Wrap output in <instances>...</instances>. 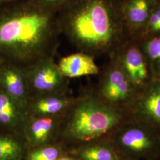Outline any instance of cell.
I'll use <instances>...</instances> for the list:
<instances>
[{"label": "cell", "mask_w": 160, "mask_h": 160, "mask_svg": "<svg viewBox=\"0 0 160 160\" xmlns=\"http://www.w3.org/2000/svg\"><path fill=\"white\" fill-rule=\"evenodd\" d=\"M0 12V55L26 68L54 57L61 32L58 8L38 0H11Z\"/></svg>", "instance_id": "6da1fadb"}, {"label": "cell", "mask_w": 160, "mask_h": 160, "mask_svg": "<svg viewBox=\"0 0 160 160\" xmlns=\"http://www.w3.org/2000/svg\"><path fill=\"white\" fill-rule=\"evenodd\" d=\"M109 0H65L58 10L61 34L94 57L109 51L116 40V24Z\"/></svg>", "instance_id": "7a4b0ae2"}, {"label": "cell", "mask_w": 160, "mask_h": 160, "mask_svg": "<svg viewBox=\"0 0 160 160\" xmlns=\"http://www.w3.org/2000/svg\"><path fill=\"white\" fill-rule=\"evenodd\" d=\"M128 112L104 102L94 92L77 102L67 126V134L84 144L106 139L126 120Z\"/></svg>", "instance_id": "3957f363"}, {"label": "cell", "mask_w": 160, "mask_h": 160, "mask_svg": "<svg viewBox=\"0 0 160 160\" xmlns=\"http://www.w3.org/2000/svg\"><path fill=\"white\" fill-rule=\"evenodd\" d=\"M108 139L123 160H153L160 157V131L129 119Z\"/></svg>", "instance_id": "277c9868"}, {"label": "cell", "mask_w": 160, "mask_h": 160, "mask_svg": "<svg viewBox=\"0 0 160 160\" xmlns=\"http://www.w3.org/2000/svg\"><path fill=\"white\" fill-rule=\"evenodd\" d=\"M94 92L104 102L127 112L138 93L116 58L103 71Z\"/></svg>", "instance_id": "5b68a950"}, {"label": "cell", "mask_w": 160, "mask_h": 160, "mask_svg": "<svg viewBox=\"0 0 160 160\" xmlns=\"http://www.w3.org/2000/svg\"><path fill=\"white\" fill-rule=\"evenodd\" d=\"M24 69L30 91L32 89L41 94H56L65 82L54 57L43 58Z\"/></svg>", "instance_id": "8992f818"}, {"label": "cell", "mask_w": 160, "mask_h": 160, "mask_svg": "<svg viewBox=\"0 0 160 160\" xmlns=\"http://www.w3.org/2000/svg\"><path fill=\"white\" fill-rule=\"evenodd\" d=\"M130 118L160 131V80H152L138 92L129 110Z\"/></svg>", "instance_id": "52a82bcc"}, {"label": "cell", "mask_w": 160, "mask_h": 160, "mask_svg": "<svg viewBox=\"0 0 160 160\" xmlns=\"http://www.w3.org/2000/svg\"><path fill=\"white\" fill-rule=\"evenodd\" d=\"M115 58L137 92L143 89L151 81L148 65L140 48L129 46L121 50Z\"/></svg>", "instance_id": "ba28073f"}, {"label": "cell", "mask_w": 160, "mask_h": 160, "mask_svg": "<svg viewBox=\"0 0 160 160\" xmlns=\"http://www.w3.org/2000/svg\"><path fill=\"white\" fill-rule=\"evenodd\" d=\"M0 86L4 92L27 107L30 89L24 68L10 63L0 67Z\"/></svg>", "instance_id": "9c48e42d"}, {"label": "cell", "mask_w": 160, "mask_h": 160, "mask_svg": "<svg viewBox=\"0 0 160 160\" xmlns=\"http://www.w3.org/2000/svg\"><path fill=\"white\" fill-rule=\"evenodd\" d=\"M58 67L65 78H77L98 74L100 69L94 57L83 52H78L61 58Z\"/></svg>", "instance_id": "30bf717a"}, {"label": "cell", "mask_w": 160, "mask_h": 160, "mask_svg": "<svg viewBox=\"0 0 160 160\" xmlns=\"http://www.w3.org/2000/svg\"><path fill=\"white\" fill-rule=\"evenodd\" d=\"M28 120L26 107L0 90V124L11 129L24 127Z\"/></svg>", "instance_id": "8fae6325"}, {"label": "cell", "mask_w": 160, "mask_h": 160, "mask_svg": "<svg viewBox=\"0 0 160 160\" xmlns=\"http://www.w3.org/2000/svg\"><path fill=\"white\" fill-rule=\"evenodd\" d=\"M59 125L57 116H35L24 126L29 141L35 145L48 142L55 133Z\"/></svg>", "instance_id": "7c38bea8"}, {"label": "cell", "mask_w": 160, "mask_h": 160, "mask_svg": "<svg viewBox=\"0 0 160 160\" xmlns=\"http://www.w3.org/2000/svg\"><path fill=\"white\" fill-rule=\"evenodd\" d=\"M71 103V100L67 97L49 94L35 100L31 109L36 116H58L67 109Z\"/></svg>", "instance_id": "4fadbf2b"}, {"label": "cell", "mask_w": 160, "mask_h": 160, "mask_svg": "<svg viewBox=\"0 0 160 160\" xmlns=\"http://www.w3.org/2000/svg\"><path fill=\"white\" fill-rule=\"evenodd\" d=\"M79 156L81 160H123L108 139L84 144Z\"/></svg>", "instance_id": "5bb4252c"}, {"label": "cell", "mask_w": 160, "mask_h": 160, "mask_svg": "<svg viewBox=\"0 0 160 160\" xmlns=\"http://www.w3.org/2000/svg\"><path fill=\"white\" fill-rule=\"evenodd\" d=\"M152 80H160V37L145 42L142 47Z\"/></svg>", "instance_id": "9a60e30c"}, {"label": "cell", "mask_w": 160, "mask_h": 160, "mask_svg": "<svg viewBox=\"0 0 160 160\" xmlns=\"http://www.w3.org/2000/svg\"><path fill=\"white\" fill-rule=\"evenodd\" d=\"M22 152V146L16 139L0 136V160H17Z\"/></svg>", "instance_id": "2e32d148"}, {"label": "cell", "mask_w": 160, "mask_h": 160, "mask_svg": "<svg viewBox=\"0 0 160 160\" xmlns=\"http://www.w3.org/2000/svg\"><path fill=\"white\" fill-rule=\"evenodd\" d=\"M128 15L132 22L143 23L148 16V6L146 0H133L129 7Z\"/></svg>", "instance_id": "e0dca14e"}, {"label": "cell", "mask_w": 160, "mask_h": 160, "mask_svg": "<svg viewBox=\"0 0 160 160\" xmlns=\"http://www.w3.org/2000/svg\"><path fill=\"white\" fill-rule=\"evenodd\" d=\"M60 154L59 150L55 147H46L32 151L29 155V160H57Z\"/></svg>", "instance_id": "ac0fdd59"}, {"label": "cell", "mask_w": 160, "mask_h": 160, "mask_svg": "<svg viewBox=\"0 0 160 160\" xmlns=\"http://www.w3.org/2000/svg\"><path fill=\"white\" fill-rule=\"evenodd\" d=\"M149 25L154 31H160V10L151 15L149 20Z\"/></svg>", "instance_id": "d6986e66"}, {"label": "cell", "mask_w": 160, "mask_h": 160, "mask_svg": "<svg viewBox=\"0 0 160 160\" xmlns=\"http://www.w3.org/2000/svg\"><path fill=\"white\" fill-rule=\"evenodd\" d=\"M38 1L47 5L59 8V6L62 4L64 0H38Z\"/></svg>", "instance_id": "ffe728a7"}, {"label": "cell", "mask_w": 160, "mask_h": 160, "mask_svg": "<svg viewBox=\"0 0 160 160\" xmlns=\"http://www.w3.org/2000/svg\"><path fill=\"white\" fill-rule=\"evenodd\" d=\"M10 1H11V0H0V7L3 6L4 4H5Z\"/></svg>", "instance_id": "44dd1931"}, {"label": "cell", "mask_w": 160, "mask_h": 160, "mask_svg": "<svg viewBox=\"0 0 160 160\" xmlns=\"http://www.w3.org/2000/svg\"><path fill=\"white\" fill-rule=\"evenodd\" d=\"M57 160H72V158H69V157H62L61 158H59Z\"/></svg>", "instance_id": "7402d4cb"}, {"label": "cell", "mask_w": 160, "mask_h": 160, "mask_svg": "<svg viewBox=\"0 0 160 160\" xmlns=\"http://www.w3.org/2000/svg\"><path fill=\"white\" fill-rule=\"evenodd\" d=\"M160 160V157H159L158 158H155L154 160Z\"/></svg>", "instance_id": "603a6c76"}, {"label": "cell", "mask_w": 160, "mask_h": 160, "mask_svg": "<svg viewBox=\"0 0 160 160\" xmlns=\"http://www.w3.org/2000/svg\"><path fill=\"white\" fill-rule=\"evenodd\" d=\"M64 1H65V0H64Z\"/></svg>", "instance_id": "cb8c5ba5"}]
</instances>
